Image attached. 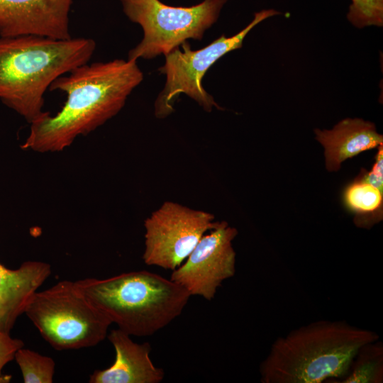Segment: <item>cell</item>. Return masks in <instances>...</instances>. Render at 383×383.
<instances>
[{"mask_svg": "<svg viewBox=\"0 0 383 383\" xmlns=\"http://www.w3.org/2000/svg\"><path fill=\"white\" fill-rule=\"evenodd\" d=\"M24 313L42 337L57 350L95 346L106 337L111 324L76 282L68 280L35 292Z\"/></svg>", "mask_w": 383, "mask_h": 383, "instance_id": "obj_5", "label": "cell"}, {"mask_svg": "<svg viewBox=\"0 0 383 383\" xmlns=\"http://www.w3.org/2000/svg\"><path fill=\"white\" fill-rule=\"evenodd\" d=\"M379 339L345 321L321 320L277 338L260 365L262 383H321L348 374L357 350Z\"/></svg>", "mask_w": 383, "mask_h": 383, "instance_id": "obj_3", "label": "cell"}, {"mask_svg": "<svg viewBox=\"0 0 383 383\" xmlns=\"http://www.w3.org/2000/svg\"><path fill=\"white\" fill-rule=\"evenodd\" d=\"M383 382V344L379 339L367 343L355 354L341 383H382Z\"/></svg>", "mask_w": 383, "mask_h": 383, "instance_id": "obj_14", "label": "cell"}, {"mask_svg": "<svg viewBox=\"0 0 383 383\" xmlns=\"http://www.w3.org/2000/svg\"><path fill=\"white\" fill-rule=\"evenodd\" d=\"M237 235L236 228L221 221L216 228L201 237L184 262L173 270L170 279L190 296L212 300L222 282L235 273V252L232 242Z\"/></svg>", "mask_w": 383, "mask_h": 383, "instance_id": "obj_9", "label": "cell"}, {"mask_svg": "<svg viewBox=\"0 0 383 383\" xmlns=\"http://www.w3.org/2000/svg\"><path fill=\"white\" fill-rule=\"evenodd\" d=\"M221 221L201 210L167 201L144 221V262L174 270L189 255L201 237Z\"/></svg>", "mask_w": 383, "mask_h": 383, "instance_id": "obj_8", "label": "cell"}, {"mask_svg": "<svg viewBox=\"0 0 383 383\" xmlns=\"http://www.w3.org/2000/svg\"><path fill=\"white\" fill-rule=\"evenodd\" d=\"M316 140L324 148L326 167L337 171L343 162L362 152L383 145V136L375 125L361 118H345L331 130H314Z\"/></svg>", "mask_w": 383, "mask_h": 383, "instance_id": "obj_12", "label": "cell"}, {"mask_svg": "<svg viewBox=\"0 0 383 383\" xmlns=\"http://www.w3.org/2000/svg\"><path fill=\"white\" fill-rule=\"evenodd\" d=\"M25 383H51L55 374V361L33 350L20 348L15 355Z\"/></svg>", "mask_w": 383, "mask_h": 383, "instance_id": "obj_15", "label": "cell"}, {"mask_svg": "<svg viewBox=\"0 0 383 383\" xmlns=\"http://www.w3.org/2000/svg\"><path fill=\"white\" fill-rule=\"evenodd\" d=\"M13 277V270L0 264V293L9 285Z\"/></svg>", "mask_w": 383, "mask_h": 383, "instance_id": "obj_18", "label": "cell"}, {"mask_svg": "<svg viewBox=\"0 0 383 383\" xmlns=\"http://www.w3.org/2000/svg\"><path fill=\"white\" fill-rule=\"evenodd\" d=\"M348 21L355 27L383 25V0H351Z\"/></svg>", "mask_w": 383, "mask_h": 383, "instance_id": "obj_16", "label": "cell"}, {"mask_svg": "<svg viewBox=\"0 0 383 383\" xmlns=\"http://www.w3.org/2000/svg\"><path fill=\"white\" fill-rule=\"evenodd\" d=\"M108 338L115 349V361L106 369L96 370L89 377L90 383H159L163 380L164 370L155 367L150 357L149 343H134L130 335L119 328L112 330Z\"/></svg>", "mask_w": 383, "mask_h": 383, "instance_id": "obj_11", "label": "cell"}, {"mask_svg": "<svg viewBox=\"0 0 383 383\" xmlns=\"http://www.w3.org/2000/svg\"><path fill=\"white\" fill-rule=\"evenodd\" d=\"M21 340L13 338L9 333L0 331V382H9L11 376L2 375L4 366L14 359L16 353L23 347Z\"/></svg>", "mask_w": 383, "mask_h": 383, "instance_id": "obj_17", "label": "cell"}, {"mask_svg": "<svg viewBox=\"0 0 383 383\" xmlns=\"http://www.w3.org/2000/svg\"><path fill=\"white\" fill-rule=\"evenodd\" d=\"M72 1L0 0V37L36 35L68 39Z\"/></svg>", "mask_w": 383, "mask_h": 383, "instance_id": "obj_10", "label": "cell"}, {"mask_svg": "<svg viewBox=\"0 0 383 383\" xmlns=\"http://www.w3.org/2000/svg\"><path fill=\"white\" fill-rule=\"evenodd\" d=\"M95 48L88 38L0 37V100L33 123L48 113L44 94L52 83L88 63Z\"/></svg>", "mask_w": 383, "mask_h": 383, "instance_id": "obj_2", "label": "cell"}, {"mask_svg": "<svg viewBox=\"0 0 383 383\" xmlns=\"http://www.w3.org/2000/svg\"><path fill=\"white\" fill-rule=\"evenodd\" d=\"M143 79L137 60L130 59L86 63L60 76L49 89L65 92V104L55 116L48 113L30 123L21 148L38 152L65 150L78 136L116 116Z\"/></svg>", "mask_w": 383, "mask_h": 383, "instance_id": "obj_1", "label": "cell"}, {"mask_svg": "<svg viewBox=\"0 0 383 383\" xmlns=\"http://www.w3.org/2000/svg\"><path fill=\"white\" fill-rule=\"evenodd\" d=\"M75 282L111 323L135 336L152 335L170 324L182 313L191 296L171 279L145 270Z\"/></svg>", "mask_w": 383, "mask_h": 383, "instance_id": "obj_4", "label": "cell"}, {"mask_svg": "<svg viewBox=\"0 0 383 383\" xmlns=\"http://www.w3.org/2000/svg\"><path fill=\"white\" fill-rule=\"evenodd\" d=\"M228 0H203L189 6H172L160 0H120L123 12L140 25L144 35L128 59H152L167 55L187 39L201 40L218 19Z\"/></svg>", "mask_w": 383, "mask_h": 383, "instance_id": "obj_6", "label": "cell"}, {"mask_svg": "<svg viewBox=\"0 0 383 383\" xmlns=\"http://www.w3.org/2000/svg\"><path fill=\"white\" fill-rule=\"evenodd\" d=\"M274 9L257 12L252 21L237 34L226 37L222 35L206 47L193 50L187 41L165 55V62L159 72L166 75V82L155 103V114L164 118L174 111L173 105L181 94L194 99L204 111L211 112L213 107L222 109L204 88L202 79L209 69L228 52L239 49L247 34L262 21L278 15Z\"/></svg>", "mask_w": 383, "mask_h": 383, "instance_id": "obj_7", "label": "cell"}, {"mask_svg": "<svg viewBox=\"0 0 383 383\" xmlns=\"http://www.w3.org/2000/svg\"><path fill=\"white\" fill-rule=\"evenodd\" d=\"M343 203L354 214L356 226L370 228L383 218V184L372 182L360 172L344 189Z\"/></svg>", "mask_w": 383, "mask_h": 383, "instance_id": "obj_13", "label": "cell"}]
</instances>
